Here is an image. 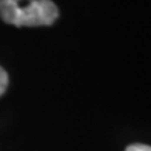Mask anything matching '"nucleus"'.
<instances>
[{"label":"nucleus","instance_id":"nucleus-2","mask_svg":"<svg viewBox=\"0 0 151 151\" xmlns=\"http://www.w3.org/2000/svg\"><path fill=\"white\" fill-rule=\"evenodd\" d=\"M9 86V74L6 73V70L0 66V97L4 94V91L7 90Z\"/></svg>","mask_w":151,"mask_h":151},{"label":"nucleus","instance_id":"nucleus-1","mask_svg":"<svg viewBox=\"0 0 151 151\" xmlns=\"http://www.w3.org/2000/svg\"><path fill=\"white\" fill-rule=\"evenodd\" d=\"M59 9L52 0H0V18L16 27L52 25Z\"/></svg>","mask_w":151,"mask_h":151},{"label":"nucleus","instance_id":"nucleus-3","mask_svg":"<svg viewBox=\"0 0 151 151\" xmlns=\"http://www.w3.org/2000/svg\"><path fill=\"white\" fill-rule=\"evenodd\" d=\"M124 151H151V146L136 143V144H130V146H127Z\"/></svg>","mask_w":151,"mask_h":151}]
</instances>
